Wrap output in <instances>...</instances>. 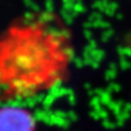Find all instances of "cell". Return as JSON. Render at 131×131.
I'll use <instances>...</instances> for the list:
<instances>
[{
    "label": "cell",
    "mask_w": 131,
    "mask_h": 131,
    "mask_svg": "<svg viewBox=\"0 0 131 131\" xmlns=\"http://www.w3.org/2000/svg\"><path fill=\"white\" fill-rule=\"evenodd\" d=\"M33 116L19 104L0 105V131H35Z\"/></svg>",
    "instance_id": "7a4b0ae2"
},
{
    "label": "cell",
    "mask_w": 131,
    "mask_h": 131,
    "mask_svg": "<svg viewBox=\"0 0 131 131\" xmlns=\"http://www.w3.org/2000/svg\"><path fill=\"white\" fill-rule=\"evenodd\" d=\"M71 46L49 15L20 19L0 35V105L19 104L52 89L65 77Z\"/></svg>",
    "instance_id": "6da1fadb"
}]
</instances>
